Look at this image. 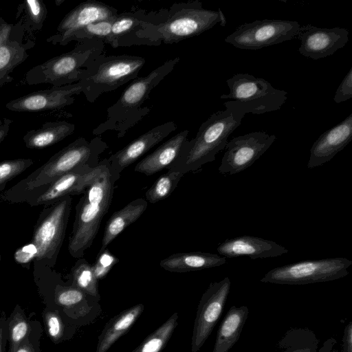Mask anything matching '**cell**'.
<instances>
[{
  "label": "cell",
  "mask_w": 352,
  "mask_h": 352,
  "mask_svg": "<svg viewBox=\"0 0 352 352\" xmlns=\"http://www.w3.org/2000/svg\"><path fill=\"white\" fill-rule=\"evenodd\" d=\"M226 263V257L201 252L175 253L162 259L161 267L170 272H188L219 267Z\"/></svg>",
  "instance_id": "cell-23"
},
{
  "label": "cell",
  "mask_w": 352,
  "mask_h": 352,
  "mask_svg": "<svg viewBox=\"0 0 352 352\" xmlns=\"http://www.w3.org/2000/svg\"><path fill=\"white\" fill-rule=\"evenodd\" d=\"M77 42L70 52L53 57L29 70L25 75L27 83L61 87L78 82L89 65L104 52V43L100 39H83Z\"/></svg>",
  "instance_id": "cell-5"
},
{
  "label": "cell",
  "mask_w": 352,
  "mask_h": 352,
  "mask_svg": "<svg viewBox=\"0 0 352 352\" xmlns=\"http://www.w3.org/2000/svg\"><path fill=\"white\" fill-rule=\"evenodd\" d=\"M188 131L184 130L171 137L140 160L134 170L150 176L163 169H168L177 157L183 144L188 140Z\"/></svg>",
  "instance_id": "cell-22"
},
{
  "label": "cell",
  "mask_w": 352,
  "mask_h": 352,
  "mask_svg": "<svg viewBox=\"0 0 352 352\" xmlns=\"http://www.w3.org/2000/svg\"><path fill=\"white\" fill-rule=\"evenodd\" d=\"M13 25L6 23L0 18V46L11 39L10 36Z\"/></svg>",
  "instance_id": "cell-45"
},
{
  "label": "cell",
  "mask_w": 352,
  "mask_h": 352,
  "mask_svg": "<svg viewBox=\"0 0 352 352\" xmlns=\"http://www.w3.org/2000/svg\"><path fill=\"white\" fill-rule=\"evenodd\" d=\"M183 175L179 172L168 170L147 190L146 200L155 204L166 199L174 191Z\"/></svg>",
  "instance_id": "cell-34"
},
{
  "label": "cell",
  "mask_w": 352,
  "mask_h": 352,
  "mask_svg": "<svg viewBox=\"0 0 352 352\" xmlns=\"http://www.w3.org/2000/svg\"><path fill=\"white\" fill-rule=\"evenodd\" d=\"M231 281L225 277L211 283L203 294L197 307L191 339V352H198L218 322L228 294Z\"/></svg>",
  "instance_id": "cell-12"
},
{
  "label": "cell",
  "mask_w": 352,
  "mask_h": 352,
  "mask_svg": "<svg viewBox=\"0 0 352 352\" xmlns=\"http://www.w3.org/2000/svg\"><path fill=\"white\" fill-rule=\"evenodd\" d=\"M107 148V144L100 137H96L91 141L78 138L55 153L18 186H23L26 191L34 192L74 170L85 166L94 168L99 163L100 154Z\"/></svg>",
  "instance_id": "cell-6"
},
{
  "label": "cell",
  "mask_w": 352,
  "mask_h": 352,
  "mask_svg": "<svg viewBox=\"0 0 352 352\" xmlns=\"http://www.w3.org/2000/svg\"><path fill=\"white\" fill-rule=\"evenodd\" d=\"M43 316L49 338L54 343L61 342L64 336L65 326L58 311L46 308L43 311Z\"/></svg>",
  "instance_id": "cell-38"
},
{
  "label": "cell",
  "mask_w": 352,
  "mask_h": 352,
  "mask_svg": "<svg viewBox=\"0 0 352 352\" xmlns=\"http://www.w3.org/2000/svg\"><path fill=\"white\" fill-rule=\"evenodd\" d=\"M146 63L138 56L100 54L85 70L78 82L89 102L138 78Z\"/></svg>",
  "instance_id": "cell-7"
},
{
  "label": "cell",
  "mask_w": 352,
  "mask_h": 352,
  "mask_svg": "<svg viewBox=\"0 0 352 352\" xmlns=\"http://www.w3.org/2000/svg\"><path fill=\"white\" fill-rule=\"evenodd\" d=\"M153 11L147 12L145 10L133 8L131 11L118 14L114 19L111 33L105 44L113 48L131 45H149L152 43L136 37L137 32L141 29L144 22H151Z\"/></svg>",
  "instance_id": "cell-21"
},
{
  "label": "cell",
  "mask_w": 352,
  "mask_h": 352,
  "mask_svg": "<svg viewBox=\"0 0 352 352\" xmlns=\"http://www.w3.org/2000/svg\"><path fill=\"white\" fill-rule=\"evenodd\" d=\"M10 121L9 120V122H5V124L0 127V142L3 141L8 134L10 128Z\"/></svg>",
  "instance_id": "cell-46"
},
{
  "label": "cell",
  "mask_w": 352,
  "mask_h": 352,
  "mask_svg": "<svg viewBox=\"0 0 352 352\" xmlns=\"http://www.w3.org/2000/svg\"><path fill=\"white\" fill-rule=\"evenodd\" d=\"M319 340L307 328H292L278 341L280 352H317Z\"/></svg>",
  "instance_id": "cell-29"
},
{
  "label": "cell",
  "mask_w": 352,
  "mask_h": 352,
  "mask_svg": "<svg viewBox=\"0 0 352 352\" xmlns=\"http://www.w3.org/2000/svg\"><path fill=\"white\" fill-rule=\"evenodd\" d=\"M179 60V57L167 60L146 76L132 80L119 99L107 109L106 120L93 129L92 133L99 135L113 131L118 138L124 137L129 129L151 111V107L142 105L151 91L173 71Z\"/></svg>",
  "instance_id": "cell-4"
},
{
  "label": "cell",
  "mask_w": 352,
  "mask_h": 352,
  "mask_svg": "<svg viewBox=\"0 0 352 352\" xmlns=\"http://www.w3.org/2000/svg\"><path fill=\"white\" fill-rule=\"evenodd\" d=\"M226 109L218 111L199 126L196 136L187 140L168 170L183 175L199 169L213 162L216 155L225 148L229 135L241 124L245 114L224 102Z\"/></svg>",
  "instance_id": "cell-2"
},
{
  "label": "cell",
  "mask_w": 352,
  "mask_h": 352,
  "mask_svg": "<svg viewBox=\"0 0 352 352\" xmlns=\"http://www.w3.org/2000/svg\"><path fill=\"white\" fill-rule=\"evenodd\" d=\"M8 342L7 317L3 311L0 314V352H6Z\"/></svg>",
  "instance_id": "cell-43"
},
{
  "label": "cell",
  "mask_w": 352,
  "mask_h": 352,
  "mask_svg": "<svg viewBox=\"0 0 352 352\" xmlns=\"http://www.w3.org/2000/svg\"><path fill=\"white\" fill-rule=\"evenodd\" d=\"M118 262L119 259L108 249L100 251L95 262L91 265L95 277L98 280L103 279Z\"/></svg>",
  "instance_id": "cell-39"
},
{
  "label": "cell",
  "mask_w": 352,
  "mask_h": 352,
  "mask_svg": "<svg viewBox=\"0 0 352 352\" xmlns=\"http://www.w3.org/2000/svg\"><path fill=\"white\" fill-rule=\"evenodd\" d=\"M177 128V124L173 121L156 126L111 155L108 160L114 175L120 178L124 169L175 131Z\"/></svg>",
  "instance_id": "cell-18"
},
{
  "label": "cell",
  "mask_w": 352,
  "mask_h": 352,
  "mask_svg": "<svg viewBox=\"0 0 352 352\" xmlns=\"http://www.w3.org/2000/svg\"><path fill=\"white\" fill-rule=\"evenodd\" d=\"M43 210L35 226L32 243L37 249L36 261L52 265L63 244L72 207V197L65 196Z\"/></svg>",
  "instance_id": "cell-10"
},
{
  "label": "cell",
  "mask_w": 352,
  "mask_h": 352,
  "mask_svg": "<svg viewBox=\"0 0 352 352\" xmlns=\"http://www.w3.org/2000/svg\"><path fill=\"white\" fill-rule=\"evenodd\" d=\"M82 92L79 82L37 91L14 99L6 105L13 111L35 112L60 109L72 104L74 96Z\"/></svg>",
  "instance_id": "cell-17"
},
{
  "label": "cell",
  "mask_w": 352,
  "mask_h": 352,
  "mask_svg": "<svg viewBox=\"0 0 352 352\" xmlns=\"http://www.w3.org/2000/svg\"><path fill=\"white\" fill-rule=\"evenodd\" d=\"M118 14L113 6L100 1L88 0L68 12L61 20L56 33L47 41L54 45H66L71 36L89 24L110 19Z\"/></svg>",
  "instance_id": "cell-15"
},
{
  "label": "cell",
  "mask_w": 352,
  "mask_h": 352,
  "mask_svg": "<svg viewBox=\"0 0 352 352\" xmlns=\"http://www.w3.org/2000/svg\"><path fill=\"white\" fill-rule=\"evenodd\" d=\"M34 163L31 159H15L0 162V186L25 171Z\"/></svg>",
  "instance_id": "cell-37"
},
{
  "label": "cell",
  "mask_w": 352,
  "mask_h": 352,
  "mask_svg": "<svg viewBox=\"0 0 352 352\" xmlns=\"http://www.w3.org/2000/svg\"><path fill=\"white\" fill-rule=\"evenodd\" d=\"M119 178L113 173L109 161L100 175L82 194L76 206L73 229L68 250L74 258H80L96 236L101 221L111 206L115 184Z\"/></svg>",
  "instance_id": "cell-3"
},
{
  "label": "cell",
  "mask_w": 352,
  "mask_h": 352,
  "mask_svg": "<svg viewBox=\"0 0 352 352\" xmlns=\"http://www.w3.org/2000/svg\"><path fill=\"white\" fill-rule=\"evenodd\" d=\"M146 208L147 201L138 198L114 212L105 225L100 251L107 249L125 228L140 217Z\"/></svg>",
  "instance_id": "cell-26"
},
{
  "label": "cell",
  "mask_w": 352,
  "mask_h": 352,
  "mask_svg": "<svg viewBox=\"0 0 352 352\" xmlns=\"http://www.w3.org/2000/svg\"><path fill=\"white\" fill-rule=\"evenodd\" d=\"M1 254H0V262H1Z\"/></svg>",
  "instance_id": "cell-47"
},
{
  "label": "cell",
  "mask_w": 352,
  "mask_h": 352,
  "mask_svg": "<svg viewBox=\"0 0 352 352\" xmlns=\"http://www.w3.org/2000/svg\"><path fill=\"white\" fill-rule=\"evenodd\" d=\"M352 98V67H351L336 91L333 100L336 103L346 101Z\"/></svg>",
  "instance_id": "cell-41"
},
{
  "label": "cell",
  "mask_w": 352,
  "mask_h": 352,
  "mask_svg": "<svg viewBox=\"0 0 352 352\" xmlns=\"http://www.w3.org/2000/svg\"><path fill=\"white\" fill-rule=\"evenodd\" d=\"M178 314H173L131 352H161L178 325Z\"/></svg>",
  "instance_id": "cell-32"
},
{
  "label": "cell",
  "mask_w": 352,
  "mask_h": 352,
  "mask_svg": "<svg viewBox=\"0 0 352 352\" xmlns=\"http://www.w3.org/2000/svg\"><path fill=\"white\" fill-rule=\"evenodd\" d=\"M230 93L221 99L243 114H263L279 110L287 100V92L274 87L263 78L249 74L238 73L226 80Z\"/></svg>",
  "instance_id": "cell-8"
},
{
  "label": "cell",
  "mask_w": 352,
  "mask_h": 352,
  "mask_svg": "<svg viewBox=\"0 0 352 352\" xmlns=\"http://www.w3.org/2000/svg\"><path fill=\"white\" fill-rule=\"evenodd\" d=\"M217 251L226 258L248 256L252 259L276 257L288 252L274 241L248 235L228 239L219 244Z\"/></svg>",
  "instance_id": "cell-20"
},
{
  "label": "cell",
  "mask_w": 352,
  "mask_h": 352,
  "mask_svg": "<svg viewBox=\"0 0 352 352\" xmlns=\"http://www.w3.org/2000/svg\"><path fill=\"white\" fill-rule=\"evenodd\" d=\"M107 162V158L99 162L94 168L85 166L66 173L45 188L37 190V196L29 199V204L46 206L65 196L83 194L102 172Z\"/></svg>",
  "instance_id": "cell-14"
},
{
  "label": "cell",
  "mask_w": 352,
  "mask_h": 352,
  "mask_svg": "<svg viewBox=\"0 0 352 352\" xmlns=\"http://www.w3.org/2000/svg\"><path fill=\"white\" fill-rule=\"evenodd\" d=\"M218 23L223 27L226 17L217 11L203 8L199 0L173 3L169 8L153 11L151 22H144L136 37L152 43L173 44L199 35Z\"/></svg>",
  "instance_id": "cell-1"
},
{
  "label": "cell",
  "mask_w": 352,
  "mask_h": 352,
  "mask_svg": "<svg viewBox=\"0 0 352 352\" xmlns=\"http://www.w3.org/2000/svg\"><path fill=\"white\" fill-rule=\"evenodd\" d=\"M72 285L85 294L100 299L98 280L95 277L91 265L85 258H80L71 270Z\"/></svg>",
  "instance_id": "cell-33"
},
{
  "label": "cell",
  "mask_w": 352,
  "mask_h": 352,
  "mask_svg": "<svg viewBox=\"0 0 352 352\" xmlns=\"http://www.w3.org/2000/svg\"><path fill=\"white\" fill-rule=\"evenodd\" d=\"M96 299L72 285H57L55 288L56 304L74 319L89 316L91 310V302Z\"/></svg>",
  "instance_id": "cell-27"
},
{
  "label": "cell",
  "mask_w": 352,
  "mask_h": 352,
  "mask_svg": "<svg viewBox=\"0 0 352 352\" xmlns=\"http://www.w3.org/2000/svg\"><path fill=\"white\" fill-rule=\"evenodd\" d=\"M352 261L344 257L307 260L277 267L260 280L265 283L306 285L331 281L348 275Z\"/></svg>",
  "instance_id": "cell-9"
},
{
  "label": "cell",
  "mask_w": 352,
  "mask_h": 352,
  "mask_svg": "<svg viewBox=\"0 0 352 352\" xmlns=\"http://www.w3.org/2000/svg\"><path fill=\"white\" fill-rule=\"evenodd\" d=\"M342 352H352V322L344 327L342 344Z\"/></svg>",
  "instance_id": "cell-44"
},
{
  "label": "cell",
  "mask_w": 352,
  "mask_h": 352,
  "mask_svg": "<svg viewBox=\"0 0 352 352\" xmlns=\"http://www.w3.org/2000/svg\"><path fill=\"white\" fill-rule=\"evenodd\" d=\"M25 14L26 22L32 29L42 28L47 15V9L40 0H25L22 6Z\"/></svg>",
  "instance_id": "cell-36"
},
{
  "label": "cell",
  "mask_w": 352,
  "mask_h": 352,
  "mask_svg": "<svg viewBox=\"0 0 352 352\" xmlns=\"http://www.w3.org/2000/svg\"><path fill=\"white\" fill-rule=\"evenodd\" d=\"M352 140V113L344 120L322 133L314 142L307 163L313 168L330 161Z\"/></svg>",
  "instance_id": "cell-19"
},
{
  "label": "cell",
  "mask_w": 352,
  "mask_h": 352,
  "mask_svg": "<svg viewBox=\"0 0 352 352\" xmlns=\"http://www.w3.org/2000/svg\"><path fill=\"white\" fill-rule=\"evenodd\" d=\"M75 125L67 121L47 122L40 128L27 132L23 137L26 147L43 148L72 134Z\"/></svg>",
  "instance_id": "cell-28"
},
{
  "label": "cell",
  "mask_w": 352,
  "mask_h": 352,
  "mask_svg": "<svg viewBox=\"0 0 352 352\" xmlns=\"http://www.w3.org/2000/svg\"><path fill=\"white\" fill-rule=\"evenodd\" d=\"M274 135L265 131L251 132L228 142L219 167L223 175L239 173L252 165L276 140Z\"/></svg>",
  "instance_id": "cell-13"
},
{
  "label": "cell",
  "mask_w": 352,
  "mask_h": 352,
  "mask_svg": "<svg viewBox=\"0 0 352 352\" xmlns=\"http://www.w3.org/2000/svg\"><path fill=\"white\" fill-rule=\"evenodd\" d=\"M115 16L89 24L76 32L71 36L69 42L73 41H78L83 39H100L105 44L110 35Z\"/></svg>",
  "instance_id": "cell-35"
},
{
  "label": "cell",
  "mask_w": 352,
  "mask_h": 352,
  "mask_svg": "<svg viewBox=\"0 0 352 352\" xmlns=\"http://www.w3.org/2000/svg\"><path fill=\"white\" fill-rule=\"evenodd\" d=\"M37 249L34 243L25 244L16 250L14 254V260L20 264L28 263L36 258Z\"/></svg>",
  "instance_id": "cell-42"
},
{
  "label": "cell",
  "mask_w": 352,
  "mask_h": 352,
  "mask_svg": "<svg viewBox=\"0 0 352 352\" xmlns=\"http://www.w3.org/2000/svg\"><path fill=\"white\" fill-rule=\"evenodd\" d=\"M144 309V305L139 303L111 318L98 336L96 352H107L120 337L129 331Z\"/></svg>",
  "instance_id": "cell-24"
},
{
  "label": "cell",
  "mask_w": 352,
  "mask_h": 352,
  "mask_svg": "<svg viewBox=\"0 0 352 352\" xmlns=\"http://www.w3.org/2000/svg\"><path fill=\"white\" fill-rule=\"evenodd\" d=\"M349 31L343 28L300 27L297 36L300 41L298 52L302 56L318 60L333 54L349 41Z\"/></svg>",
  "instance_id": "cell-16"
},
{
  "label": "cell",
  "mask_w": 352,
  "mask_h": 352,
  "mask_svg": "<svg viewBox=\"0 0 352 352\" xmlns=\"http://www.w3.org/2000/svg\"><path fill=\"white\" fill-rule=\"evenodd\" d=\"M8 322V352H15L19 345L30 333L32 328V321L25 315L23 308L16 305L10 316L7 318Z\"/></svg>",
  "instance_id": "cell-31"
},
{
  "label": "cell",
  "mask_w": 352,
  "mask_h": 352,
  "mask_svg": "<svg viewBox=\"0 0 352 352\" xmlns=\"http://www.w3.org/2000/svg\"><path fill=\"white\" fill-rule=\"evenodd\" d=\"M300 27L295 21L256 20L237 27L225 41L239 49L257 50L293 39Z\"/></svg>",
  "instance_id": "cell-11"
},
{
  "label": "cell",
  "mask_w": 352,
  "mask_h": 352,
  "mask_svg": "<svg viewBox=\"0 0 352 352\" xmlns=\"http://www.w3.org/2000/svg\"><path fill=\"white\" fill-rule=\"evenodd\" d=\"M249 309L232 305L222 320L212 352H228L238 341L248 319Z\"/></svg>",
  "instance_id": "cell-25"
},
{
  "label": "cell",
  "mask_w": 352,
  "mask_h": 352,
  "mask_svg": "<svg viewBox=\"0 0 352 352\" xmlns=\"http://www.w3.org/2000/svg\"><path fill=\"white\" fill-rule=\"evenodd\" d=\"M28 56L26 48L16 40L10 39L0 46V87L12 80L10 74Z\"/></svg>",
  "instance_id": "cell-30"
},
{
  "label": "cell",
  "mask_w": 352,
  "mask_h": 352,
  "mask_svg": "<svg viewBox=\"0 0 352 352\" xmlns=\"http://www.w3.org/2000/svg\"><path fill=\"white\" fill-rule=\"evenodd\" d=\"M43 328L40 322L32 320V328L30 335L22 341L15 352H41L40 339Z\"/></svg>",
  "instance_id": "cell-40"
}]
</instances>
